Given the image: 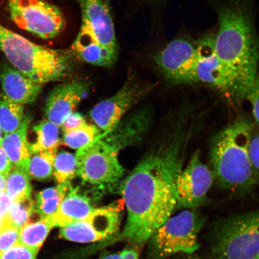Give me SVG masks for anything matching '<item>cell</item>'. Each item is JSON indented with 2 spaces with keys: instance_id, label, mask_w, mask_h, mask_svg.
Wrapping results in <instances>:
<instances>
[{
  "instance_id": "6da1fadb",
  "label": "cell",
  "mask_w": 259,
  "mask_h": 259,
  "mask_svg": "<svg viewBox=\"0 0 259 259\" xmlns=\"http://www.w3.org/2000/svg\"><path fill=\"white\" fill-rule=\"evenodd\" d=\"M179 144L146 155L126 177L121 193L127 223L109 244L125 240L145 244L172 215L177 209L176 181L183 169Z\"/></svg>"
},
{
  "instance_id": "7a4b0ae2",
  "label": "cell",
  "mask_w": 259,
  "mask_h": 259,
  "mask_svg": "<svg viewBox=\"0 0 259 259\" xmlns=\"http://www.w3.org/2000/svg\"><path fill=\"white\" fill-rule=\"evenodd\" d=\"M254 0H226L217 8V55L232 74L238 99L244 100L258 73L259 38L252 6Z\"/></svg>"
},
{
  "instance_id": "3957f363",
  "label": "cell",
  "mask_w": 259,
  "mask_h": 259,
  "mask_svg": "<svg viewBox=\"0 0 259 259\" xmlns=\"http://www.w3.org/2000/svg\"><path fill=\"white\" fill-rule=\"evenodd\" d=\"M253 134L251 123L240 118L226 126L212 142V170L221 186L231 192H248L257 183L250 155Z\"/></svg>"
},
{
  "instance_id": "277c9868",
  "label": "cell",
  "mask_w": 259,
  "mask_h": 259,
  "mask_svg": "<svg viewBox=\"0 0 259 259\" xmlns=\"http://www.w3.org/2000/svg\"><path fill=\"white\" fill-rule=\"evenodd\" d=\"M0 51L11 66L42 85L66 79L76 66L72 50L40 46L1 24Z\"/></svg>"
},
{
  "instance_id": "5b68a950",
  "label": "cell",
  "mask_w": 259,
  "mask_h": 259,
  "mask_svg": "<svg viewBox=\"0 0 259 259\" xmlns=\"http://www.w3.org/2000/svg\"><path fill=\"white\" fill-rule=\"evenodd\" d=\"M211 259H255L259 254V209L231 217L213 230Z\"/></svg>"
},
{
  "instance_id": "8992f818",
  "label": "cell",
  "mask_w": 259,
  "mask_h": 259,
  "mask_svg": "<svg viewBox=\"0 0 259 259\" xmlns=\"http://www.w3.org/2000/svg\"><path fill=\"white\" fill-rule=\"evenodd\" d=\"M205 218L197 209L171 216L148 240L150 259H166L178 253L193 254L200 247L199 235Z\"/></svg>"
},
{
  "instance_id": "52a82bcc",
  "label": "cell",
  "mask_w": 259,
  "mask_h": 259,
  "mask_svg": "<svg viewBox=\"0 0 259 259\" xmlns=\"http://www.w3.org/2000/svg\"><path fill=\"white\" fill-rule=\"evenodd\" d=\"M7 9L19 28L43 39L57 37L66 25L60 9L46 0H7Z\"/></svg>"
},
{
  "instance_id": "ba28073f",
  "label": "cell",
  "mask_w": 259,
  "mask_h": 259,
  "mask_svg": "<svg viewBox=\"0 0 259 259\" xmlns=\"http://www.w3.org/2000/svg\"><path fill=\"white\" fill-rule=\"evenodd\" d=\"M118 153L100 138L79 149L75 155L77 176L83 183L96 187L118 182L124 170L119 164Z\"/></svg>"
},
{
  "instance_id": "9c48e42d",
  "label": "cell",
  "mask_w": 259,
  "mask_h": 259,
  "mask_svg": "<svg viewBox=\"0 0 259 259\" xmlns=\"http://www.w3.org/2000/svg\"><path fill=\"white\" fill-rule=\"evenodd\" d=\"M124 206L121 199L96 208L86 219L60 228V237L83 244L109 240L118 231Z\"/></svg>"
},
{
  "instance_id": "30bf717a",
  "label": "cell",
  "mask_w": 259,
  "mask_h": 259,
  "mask_svg": "<svg viewBox=\"0 0 259 259\" xmlns=\"http://www.w3.org/2000/svg\"><path fill=\"white\" fill-rule=\"evenodd\" d=\"M154 87L153 84L142 82L130 73L124 85L114 96L94 107L90 112L91 118L100 131L108 134L119 124L125 113Z\"/></svg>"
},
{
  "instance_id": "8fae6325",
  "label": "cell",
  "mask_w": 259,
  "mask_h": 259,
  "mask_svg": "<svg viewBox=\"0 0 259 259\" xmlns=\"http://www.w3.org/2000/svg\"><path fill=\"white\" fill-rule=\"evenodd\" d=\"M196 44L187 38L171 40L155 54L154 59L158 70L172 85L196 83Z\"/></svg>"
},
{
  "instance_id": "7c38bea8",
  "label": "cell",
  "mask_w": 259,
  "mask_h": 259,
  "mask_svg": "<svg viewBox=\"0 0 259 259\" xmlns=\"http://www.w3.org/2000/svg\"><path fill=\"white\" fill-rule=\"evenodd\" d=\"M214 175L196 151L176 181L177 208L197 209L206 203Z\"/></svg>"
},
{
  "instance_id": "4fadbf2b",
  "label": "cell",
  "mask_w": 259,
  "mask_h": 259,
  "mask_svg": "<svg viewBox=\"0 0 259 259\" xmlns=\"http://www.w3.org/2000/svg\"><path fill=\"white\" fill-rule=\"evenodd\" d=\"M196 83L205 84L238 99V87L232 74L217 55L214 35L203 37L196 43Z\"/></svg>"
},
{
  "instance_id": "5bb4252c",
  "label": "cell",
  "mask_w": 259,
  "mask_h": 259,
  "mask_svg": "<svg viewBox=\"0 0 259 259\" xmlns=\"http://www.w3.org/2000/svg\"><path fill=\"white\" fill-rule=\"evenodd\" d=\"M87 81L74 79L60 84L48 96L45 112L47 119L61 127L68 116L74 112L89 93Z\"/></svg>"
},
{
  "instance_id": "9a60e30c",
  "label": "cell",
  "mask_w": 259,
  "mask_h": 259,
  "mask_svg": "<svg viewBox=\"0 0 259 259\" xmlns=\"http://www.w3.org/2000/svg\"><path fill=\"white\" fill-rule=\"evenodd\" d=\"M82 12V23L92 29L100 43L119 51L114 23L108 0H75Z\"/></svg>"
},
{
  "instance_id": "2e32d148",
  "label": "cell",
  "mask_w": 259,
  "mask_h": 259,
  "mask_svg": "<svg viewBox=\"0 0 259 259\" xmlns=\"http://www.w3.org/2000/svg\"><path fill=\"white\" fill-rule=\"evenodd\" d=\"M0 83L5 96L24 106L31 104L37 100L44 85L6 63H3L0 67Z\"/></svg>"
},
{
  "instance_id": "e0dca14e",
  "label": "cell",
  "mask_w": 259,
  "mask_h": 259,
  "mask_svg": "<svg viewBox=\"0 0 259 259\" xmlns=\"http://www.w3.org/2000/svg\"><path fill=\"white\" fill-rule=\"evenodd\" d=\"M72 48L76 57L94 66L111 67L118 57L119 51L100 43L92 29L82 23Z\"/></svg>"
},
{
  "instance_id": "ac0fdd59",
  "label": "cell",
  "mask_w": 259,
  "mask_h": 259,
  "mask_svg": "<svg viewBox=\"0 0 259 259\" xmlns=\"http://www.w3.org/2000/svg\"><path fill=\"white\" fill-rule=\"evenodd\" d=\"M90 197L70 186L57 212L49 219L53 228H63L85 219L95 210Z\"/></svg>"
},
{
  "instance_id": "d6986e66",
  "label": "cell",
  "mask_w": 259,
  "mask_h": 259,
  "mask_svg": "<svg viewBox=\"0 0 259 259\" xmlns=\"http://www.w3.org/2000/svg\"><path fill=\"white\" fill-rule=\"evenodd\" d=\"M31 121L30 116H25L17 131L3 137L0 146L5 152L13 166L25 169L31 157L30 145L27 141V131Z\"/></svg>"
},
{
  "instance_id": "ffe728a7",
  "label": "cell",
  "mask_w": 259,
  "mask_h": 259,
  "mask_svg": "<svg viewBox=\"0 0 259 259\" xmlns=\"http://www.w3.org/2000/svg\"><path fill=\"white\" fill-rule=\"evenodd\" d=\"M131 120L119 127L116 125L102 139L118 153L143 134L148 125L149 115L145 112L139 113Z\"/></svg>"
},
{
  "instance_id": "44dd1931",
  "label": "cell",
  "mask_w": 259,
  "mask_h": 259,
  "mask_svg": "<svg viewBox=\"0 0 259 259\" xmlns=\"http://www.w3.org/2000/svg\"><path fill=\"white\" fill-rule=\"evenodd\" d=\"M71 186V183L58 184L38 193L35 206L40 219H50L57 212Z\"/></svg>"
},
{
  "instance_id": "7402d4cb",
  "label": "cell",
  "mask_w": 259,
  "mask_h": 259,
  "mask_svg": "<svg viewBox=\"0 0 259 259\" xmlns=\"http://www.w3.org/2000/svg\"><path fill=\"white\" fill-rule=\"evenodd\" d=\"M59 127L45 119L33 127L36 139L30 145L31 154L44 151H57L61 144Z\"/></svg>"
},
{
  "instance_id": "603a6c76",
  "label": "cell",
  "mask_w": 259,
  "mask_h": 259,
  "mask_svg": "<svg viewBox=\"0 0 259 259\" xmlns=\"http://www.w3.org/2000/svg\"><path fill=\"white\" fill-rule=\"evenodd\" d=\"M25 118L24 105L9 99L0 94V128L3 134L8 135L21 127Z\"/></svg>"
},
{
  "instance_id": "cb8c5ba5",
  "label": "cell",
  "mask_w": 259,
  "mask_h": 259,
  "mask_svg": "<svg viewBox=\"0 0 259 259\" xmlns=\"http://www.w3.org/2000/svg\"><path fill=\"white\" fill-rule=\"evenodd\" d=\"M53 228L49 219H41L35 222L28 223L20 229L19 243L39 250Z\"/></svg>"
},
{
  "instance_id": "d4e9b609",
  "label": "cell",
  "mask_w": 259,
  "mask_h": 259,
  "mask_svg": "<svg viewBox=\"0 0 259 259\" xmlns=\"http://www.w3.org/2000/svg\"><path fill=\"white\" fill-rule=\"evenodd\" d=\"M30 177L23 168L15 167L9 173L6 192L12 202L31 197Z\"/></svg>"
},
{
  "instance_id": "484cf974",
  "label": "cell",
  "mask_w": 259,
  "mask_h": 259,
  "mask_svg": "<svg viewBox=\"0 0 259 259\" xmlns=\"http://www.w3.org/2000/svg\"><path fill=\"white\" fill-rule=\"evenodd\" d=\"M57 151H44L32 154L25 170L30 178L47 181L53 176L54 163Z\"/></svg>"
},
{
  "instance_id": "4316f807",
  "label": "cell",
  "mask_w": 259,
  "mask_h": 259,
  "mask_svg": "<svg viewBox=\"0 0 259 259\" xmlns=\"http://www.w3.org/2000/svg\"><path fill=\"white\" fill-rule=\"evenodd\" d=\"M101 137V132L95 125L85 124L72 131L64 133L63 144L67 147L79 150Z\"/></svg>"
},
{
  "instance_id": "83f0119b",
  "label": "cell",
  "mask_w": 259,
  "mask_h": 259,
  "mask_svg": "<svg viewBox=\"0 0 259 259\" xmlns=\"http://www.w3.org/2000/svg\"><path fill=\"white\" fill-rule=\"evenodd\" d=\"M53 175L58 184L71 183V180L77 176L76 155L67 151L57 154L54 160Z\"/></svg>"
},
{
  "instance_id": "f1b7e54d",
  "label": "cell",
  "mask_w": 259,
  "mask_h": 259,
  "mask_svg": "<svg viewBox=\"0 0 259 259\" xmlns=\"http://www.w3.org/2000/svg\"><path fill=\"white\" fill-rule=\"evenodd\" d=\"M35 212V202L30 197L12 202L5 218L9 225L21 229L22 226L30 222L31 218Z\"/></svg>"
},
{
  "instance_id": "f546056e",
  "label": "cell",
  "mask_w": 259,
  "mask_h": 259,
  "mask_svg": "<svg viewBox=\"0 0 259 259\" xmlns=\"http://www.w3.org/2000/svg\"><path fill=\"white\" fill-rule=\"evenodd\" d=\"M38 251L18 243L0 254V259H36Z\"/></svg>"
},
{
  "instance_id": "4dcf8cb0",
  "label": "cell",
  "mask_w": 259,
  "mask_h": 259,
  "mask_svg": "<svg viewBox=\"0 0 259 259\" xmlns=\"http://www.w3.org/2000/svg\"><path fill=\"white\" fill-rule=\"evenodd\" d=\"M20 229L9 225L0 233V254L19 243Z\"/></svg>"
},
{
  "instance_id": "1f68e13d",
  "label": "cell",
  "mask_w": 259,
  "mask_h": 259,
  "mask_svg": "<svg viewBox=\"0 0 259 259\" xmlns=\"http://www.w3.org/2000/svg\"><path fill=\"white\" fill-rule=\"evenodd\" d=\"M244 100L250 105L252 115L259 127V72L250 89L246 94Z\"/></svg>"
},
{
  "instance_id": "d6a6232c",
  "label": "cell",
  "mask_w": 259,
  "mask_h": 259,
  "mask_svg": "<svg viewBox=\"0 0 259 259\" xmlns=\"http://www.w3.org/2000/svg\"><path fill=\"white\" fill-rule=\"evenodd\" d=\"M250 155L252 168L259 183V133L253 134L251 140Z\"/></svg>"
},
{
  "instance_id": "836d02e7",
  "label": "cell",
  "mask_w": 259,
  "mask_h": 259,
  "mask_svg": "<svg viewBox=\"0 0 259 259\" xmlns=\"http://www.w3.org/2000/svg\"><path fill=\"white\" fill-rule=\"evenodd\" d=\"M87 124L85 118L79 113L73 112L65 119L61 125L64 133L73 131Z\"/></svg>"
},
{
  "instance_id": "e575fe53",
  "label": "cell",
  "mask_w": 259,
  "mask_h": 259,
  "mask_svg": "<svg viewBox=\"0 0 259 259\" xmlns=\"http://www.w3.org/2000/svg\"><path fill=\"white\" fill-rule=\"evenodd\" d=\"M13 167L14 166L0 146V174L8 175Z\"/></svg>"
},
{
  "instance_id": "d590c367",
  "label": "cell",
  "mask_w": 259,
  "mask_h": 259,
  "mask_svg": "<svg viewBox=\"0 0 259 259\" xmlns=\"http://www.w3.org/2000/svg\"><path fill=\"white\" fill-rule=\"evenodd\" d=\"M12 201L6 192L0 193V215L6 217L8 214Z\"/></svg>"
},
{
  "instance_id": "8d00e7d4",
  "label": "cell",
  "mask_w": 259,
  "mask_h": 259,
  "mask_svg": "<svg viewBox=\"0 0 259 259\" xmlns=\"http://www.w3.org/2000/svg\"><path fill=\"white\" fill-rule=\"evenodd\" d=\"M121 253L123 259H139L138 250L135 248L124 249Z\"/></svg>"
},
{
  "instance_id": "74e56055",
  "label": "cell",
  "mask_w": 259,
  "mask_h": 259,
  "mask_svg": "<svg viewBox=\"0 0 259 259\" xmlns=\"http://www.w3.org/2000/svg\"><path fill=\"white\" fill-rule=\"evenodd\" d=\"M8 175L0 174V193L6 192Z\"/></svg>"
},
{
  "instance_id": "f35d334b",
  "label": "cell",
  "mask_w": 259,
  "mask_h": 259,
  "mask_svg": "<svg viewBox=\"0 0 259 259\" xmlns=\"http://www.w3.org/2000/svg\"><path fill=\"white\" fill-rule=\"evenodd\" d=\"M100 259H123V258L121 252H119V253L105 254Z\"/></svg>"
},
{
  "instance_id": "ab89813d",
  "label": "cell",
  "mask_w": 259,
  "mask_h": 259,
  "mask_svg": "<svg viewBox=\"0 0 259 259\" xmlns=\"http://www.w3.org/2000/svg\"><path fill=\"white\" fill-rule=\"evenodd\" d=\"M8 225V223L7 220H6L5 217L4 218V217L0 215V233H1L3 230L5 229L6 227Z\"/></svg>"
},
{
  "instance_id": "60d3db41",
  "label": "cell",
  "mask_w": 259,
  "mask_h": 259,
  "mask_svg": "<svg viewBox=\"0 0 259 259\" xmlns=\"http://www.w3.org/2000/svg\"><path fill=\"white\" fill-rule=\"evenodd\" d=\"M3 134L2 131V129H1V128H0V141H1L2 139L3 138Z\"/></svg>"
},
{
  "instance_id": "b9f144b4",
  "label": "cell",
  "mask_w": 259,
  "mask_h": 259,
  "mask_svg": "<svg viewBox=\"0 0 259 259\" xmlns=\"http://www.w3.org/2000/svg\"><path fill=\"white\" fill-rule=\"evenodd\" d=\"M186 259H199V258L195 257H190L187 258Z\"/></svg>"
},
{
  "instance_id": "7bdbcfd3",
  "label": "cell",
  "mask_w": 259,
  "mask_h": 259,
  "mask_svg": "<svg viewBox=\"0 0 259 259\" xmlns=\"http://www.w3.org/2000/svg\"><path fill=\"white\" fill-rule=\"evenodd\" d=\"M255 259H259V254H258L257 257L256 258H255Z\"/></svg>"
}]
</instances>
